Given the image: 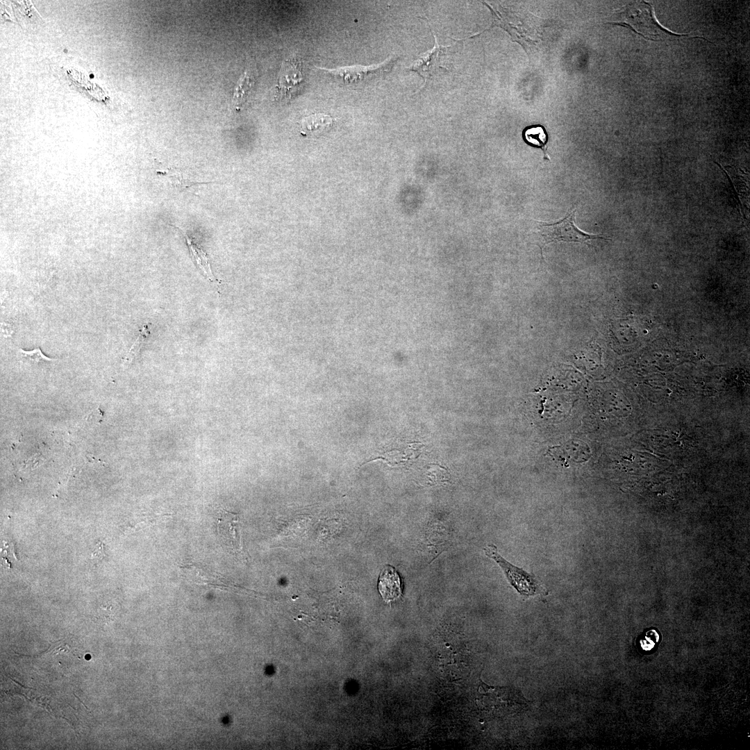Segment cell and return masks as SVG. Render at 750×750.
<instances>
[{
    "instance_id": "6da1fadb",
    "label": "cell",
    "mask_w": 750,
    "mask_h": 750,
    "mask_svg": "<svg viewBox=\"0 0 750 750\" xmlns=\"http://www.w3.org/2000/svg\"><path fill=\"white\" fill-rule=\"evenodd\" d=\"M616 20L613 24L626 26L646 40L659 41L694 38L708 41L702 37L677 34L665 28L656 20L652 6L643 1L630 3Z\"/></svg>"
},
{
    "instance_id": "7a4b0ae2",
    "label": "cell",
    "mask_w": 750,
    "mask_h": 750,
    "mask_svg": "<svg viewBox=\"0 0 750 750\" xmlns=\"http://www.w3.org/2000/svg\"><path fill=\"white\" fill-rule=\"evenodd\" d=\"M576 210L572 209L557 222L547 223L537 222L540 240L538 242L542 256L543 248L551 242H566L588 244L597 239L610 240L602 235L588 233L579 229L575 224Z\"/></svg>"
},
{
    "instance_id": "3957f363",
    "label": "cell",
    "mask_w": 750,
    "mask_h": 750,
    "mask_svg": "<svg viewBox=\"0 0 750 750\" xmlns=\"http://www.w3.org/2000/svg\"><path fill=\"white\" fill-rule=\"evenodd\" d=\"M485 554L494 560L502 569L512 586L522 596L530 597L545 593V590L535 575L516 567L505 560L499 553L495 545L488 544L484 548Z\"/></svg>"
},
{
    "instance_id": "277c9868",
    "label": "cell",
    "mask_w": 750,
    "mask_h": 750,
    "mask_svg": "<svg viewBox=\"0 0 750 750\" xmlns=\"http://www.w3.org/2000/svg\"><path fill=\"white\" fill-rule=\"evenodd\" d=\"M483 3L492 13V24L490 28L498 26L504 29L510 35L512 40L522 45L526 51L527 49H530L529 47L538 42L533 38V35L536 34L526 27L528 24L524 21L522 22V17L517 15L511 9L500 5L491 4L485 1H483Z\"/></svg>"
},
{
    "instance_id": "5b68a950",
    "label": "cell",
    "mask_w": 750,
    "mask_h": 750,
    "mask_svg": "<svg viewBox=\"0 0 750 750\" xmlns=\"http://www.w3.org/2000/svg\"><path fill=\"white\" fill-rule=\"evenodd\" d=\"M397 59L393 57L381 65L374 66H349L334 69H322L341 79L345 84H358L388 74L391 71Z\"/></svg>"
},
{
    "instance_id": "8992f818",
    "label": "cell",
    "mask_w": 750,
    "mask_h": 750,
    "mask_svg": "<svg viewBox=\"0 0 750 750\" xmlns=\"http://www.w3.org/2000/svg\"><path fill=\"white\" fill-rule=\"evenodd\" d=\"M429 26V25H428ZM435 40L434 47L413 63L409 70L417 73L423 78L424 83L441 69H447L443 66L444 58L449 53L450 46H443L438 43L436 35L429 26Z\"/></svg>"
},
{
    "instance_id": "52a82bcc",
    "label": "cell",
    "mask_w": 750,
    "mask_h": 750,
    "mask_svg": "<svg viewBox=\"0 0 750 750\" xmlns=\"http://www.w3.org/2000/svg\"><path fill=\"white\" fill-rule=\"evenodd\" d=\"M217 531L226 550L235 553L241 552L240 524L238 514L220 510L217 517Z\"/></svg>"
},
{
    "instance_id": "ba28073f",
    "label": "cell",
    "mask_w": 750,
    "mask_h": 750,
    "mask_svg": "<svg viewBox=\"0 0 750 750\" xmlns=\"http://www.w3.org/2000/svg\"><path fill=\"white\" fill-rule=\"evenodd\" d=\"M303 79L301 63L296 58L284 61L278 78L276 99H289L299 89Z\"/></svg>"
},
{
    "instance_id": "9c48e42d",
    "label": "cell",
    "mask_w": 750,
    "mask_h": 750,
    "mask_svg": "<svg viewBox=\"0 0 750 750\" xmlns=\"http://www.w3.org/2000/svg\"><path fill=\"white\" fill-rule=\"evenodd\" d=\"M378 588L383 600L386 602L394 601L401 596L400 577L393 567L386 565L382 569L379 576Z\"/></svg>"
},
{
    "instance_id": "30bf717a",
    "label": "cell",
    "mask_w": 750,
    "mask_h": 750,
    "mask_svg": "<svg viewBox=\"0 0 750 750\" xmlns=\"http://www.w3.org/2000/svg\"><path fill=\"white\" fill-rule=\"evenodd\" d=\"M333 123V119L326 114H312L301 119V133L305 136L317 135L330 128Z\"/></svg>"
},
{
    "instance_id": "8fae6325",
    "label": "cell",
    "mask_w": 750,
    "mask_h": 750,
    "mask_svg": "<svg viewBox=\"0 0 750 750\" xmlns=\"http://www.w3.org/2000/svg\"><path fill=\"white\" fill-rule=\"evenodd\" d=\"M171 226L176 228L179 231V233L183 235L188 247L192 258L195 261L199 267L201 269V271L203 272L205 276L211 282H217L215 276L212 273L208 258L205 251L199 247V244H197L194 241L193 238L188 236V235L185 233L181 228L174 225Z\"/></svg>"
},
{
    "instance_id": "7c38bea8",
    "label": "cell",
    "mask_w": 750,
    "mask_h": 750,
    "mask_svg": "<svg viewBox=\"0 0 750 750\" xmlns=\"http://www.w3.org/2000/svg\"><path fill=\"white\" fill-rule=\"evenodd\" d=\"M522 135L526 144L542 150L544 160H550L547 153L548 135L542 126L531 125L526 126L523 131Z\"/></svg>"
},
{
    "instance_id": "4fadbf2b",
    "label": "cell",
    "mask_w": 750,
    "mask_h": 750,
    "mask_svg": "<svg viewBox=\"0 0 750 750\" xmlns=\"http://www.w3.org/2000/svg\"><path fill=\"white\" fill-rule=\"evenodd\" d=\"M255 83V79L249 70H246L239 79L234 90L232 106L239 110L243 106L245 99Z\"/></svg>"
},
{
    "instance_id": "5bb4252c",
    "label": "cell",
    "mask_w": 750,
    "mask_h": 750,
    "mask_svg": "<svg viewBox=\"0 0 750 750\" xmlns=\"http://www.w3.org/2000/svg\"><path fill=\"white\" fill-rule=\"evenodd\" d=\"M162 174L169 178L172 185L181 192L194 185L209 183V182L193 181L188 177L181 170L176 168H168L164 170Z\"/></svg>"
},
{
    "instance_id": "9a60e30c",
    "label": "cell",
    "mask_w": 750,
    "mask_h": 750,
    "mask_svg": "<svg viewBox=\"0 0 750 750\" xmlns=\"http://www.w3.org/2000/svg\"><path fill=\"white\" fill-rule=\"evenodd\" d=\"M16 356L21 362L36 365L53 362L58 360V359H52L46 356L40 347L35 348L32 351H25L16 347Z\"/></svg>"
},
{
    "instance_id": "2e32d148",
    "label": "cell",
    "mask_w": 750,
    "mask_h": 750,
    "mask_svg": "<svg viewBox=\"0 0 750 750\" xmlns=\"http://www.w3.org/2000/svg\"><path fill=\"white\" fill-rule=\"evenodd\" d=\"M149 334V326L148 325L143 326L141 331H140V334H139L137 340L133 343V346L131 347L129 351L126 354V358L124 359V365H128V364L131 362L133 359L136 356L138 353L140 351L142 344H144V342L146 338L148 337Z\"/></svg>"
}]
</instances>
